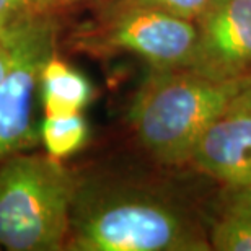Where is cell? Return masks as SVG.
<instances>
[{"label":"cell","mask_w":251,"mask_h":251,"mask_svg":"<svg viewBox=\"0 0 251 251\" xmlns=\"http://www.w3.org/2000/svg\"><path fill=\"white\" fill-rule=\"evenodd\" d=\"M116 3L158 10V12L173 15L176 18L196 22L207 7L209 0H118Z\"/></svg>","instance_id":"8fae6325"},{"label":"cell","mask_w":251,"mask_h":251,"mask_svg":"<svg viewBox=\"0 0 251 251\" xmlns=\"http://www.w3.org/2000/svg\"><path fill=\"white\" fill-rule=\"evenodd\" d=\"M13 61V38H12V26L7 34L0 36V80L8 70L10 64Z\"/></svg>","instance_id":"4fadbf2b"},{"label":"cell","mask_w":251,"mask_h":251,"mask_svg":"<svg viewBox=\"0 0 251 251\" xmlns=\"http://www.w3.org/2000/svg\"><path fill=\"white\" fill-rule=\"evenodd\" d=\"M194 25L198 39L191 70L214 80L251 74V0H209Z\"/></svg>","instance_id":"8992f818"},{"label":"cell","mask_w":251,"mask_h":251,"mask_svg":"<svg viewBox=\"0 0 251 251\" xmlns=\"http://www.w3.org/2000/svg\"><path fill=\"white\" fill-rule=\"evenodd\" d=\"M13 61L0 80V160L36 140L33 101L44 61L52 54V28L46 22L12 23Z\"/></svg>","instance_id":"5b68a950"},{"label":"cell","mask_w":251,"mask_h":251,"mask_svg":"<svg viewBox=\"0 0 251 251\" xmlns=\"http://www.w3.org/2000/svg\"><path fill=\"white\" fill-rule=\"evenodd\" d=\"M77 2H87V0H36V3H43V5H65V3H77Z\"/></svg>","instance_id":"9a60e30c"},{"label":"cell","mask_w":251,"mask_h":251,"mask_svg":"<svg viewBox=\"0 0 251 251\" xmlns=\"http://www.w3.org/2000/svg\"><path fill=\"white\" fill-rule=\"evenodd\" d=\"M242 78L214 80L189 67L150 69L129 109L144 149L162 165H189L196 145L227 111Z\"/></svg>","instance_id":"7a4b0ae2"},{"label":"cell","mask_w":251,"mask_h":251,"mask_svg":"<svg viewBox=\"0 0 251 251\" xmlns=\"http://www.w3.org/2000/svg\"><path fill=\"white\" fill-rule=\"evenodd\" d=\"M44 116L82 113L92 101L93 88L85 75L51 54L43 64L39 77Z\"/></svg>","instance_id":"ba28073f"},{"label":"cell","mask_w":251,"mask_h":251,"mask_svg":"<svg viewBox=\"0 0 251 251\" xmlns=\"http://www.w3.org/2000/svg\"><path fill=\"white\" fill-rule=\"evenodd\" d=\"M75 251H209L198 219L160 194L139 189L77 191L67 242Z\"/></svg>","instance_id":"6da1fadb"},{"label":"cell","mask_w":251,"mask_h":251,"mask_svg":"<svg viewBox=\"0 0 251 251\" xmlns=\"http://www.w3.org/2000/svg\"><path fill=\"white\" fill-rule=\"evenodd\" d=\"M13 22H7V20L0 18V36H3V34H7V31L10 29V26H12Z\"/></svg>","instance_id":"2e32d148"},{"label":"cell","mask_w":251,"mask_h":251,"mask_svg":"<svg viewBox=\"0 0 251 251\" xmlns=\"http://www.w3.org/2000/svg\"><path fill=\"white\" fill-rule=\"evenodd\" d=\"M39 135L48 155L54 160L77 153L88 139V126L82 113L65 116H44Z\"/></svg>","instance_id":"30bf717a"},{"label":"cell","mask_w":251,"mask_h":251,"mask_svg":"<svg viewBox=\"0 0 251 251\" xmlns=\"http://www.w3.org/2000/svg\"><path fill=\"white\" fill-rule=\"evenodd\" d=\"M31 3H36V0H0V18L13 22L15 15L23 12Z\"/></svg>","instance_id":"5bb4252c"},{"label":"cell","mask_w":251,"mask_h":251,"mask_svg":"<svg viewBox=\"0 0 251 251\" xmlns=\"http://www.w3.org/2000/svg\"><path fill=\"white\" fill-rule=\"evenodd\" d=\"M77 183L59 160L15 155L0 167V247L56 251L67 242Z\"/></svg>","instance_id":"3957f363"},{"label":"cell","mask_w":251,"mask_h":251,"mask_svg":"<svg viewBox=\"0 0 251 251\" xmlns=\"http://www.w3.org/2000/svg\"><path fill=\"white\" fill-rule=\"evenodd\" d=\"M228 109H240V111L251 113V74L242 78L240 90L232 100Z\"/></svg>","instance_id":"7c38bea8"},{"label":"cell","mask_w":251,"mask_h":251,"mask_svg":"<svg viewBox=\"0 0 251 251\" xmlns=\"http://www.w3.org/2000/svg\"><path fill=\"white\" fill-rule=\"evenodd\" d=\"M207 235L212 250L251 251V186H225Z\"/></svg>","instance_id":"9c48e42d"},{"label":"cell","mask_w":251,"mask_h":251,"mask_svg":"<svg viewBox=\"0 0 251 251\" xmlns=\"http://www.w3.org/2000/svg\"><path fill=\"white\" fill-rule=\"evenodd\" d=\"M194 22L134 5L114 3L106 18L88 34V46L98 51L130 52L150 69H184L196 51Z\"/></svg>","instance_id":"277c9868"},{"label":"cell","mask_w":251,"mask_h":251,"mask_svg":"<svg viewBox=\"0 0 251 251\" xmlns=\"http://www.w3.org/2000/svg\"><path fill=\"white\" fill-rule=\"evenodd\" d=\"M189 165L225 186H251V113L227 109L201 137Z\"/></svg>","instance_id":"52a82bcc"}]
</instances>
